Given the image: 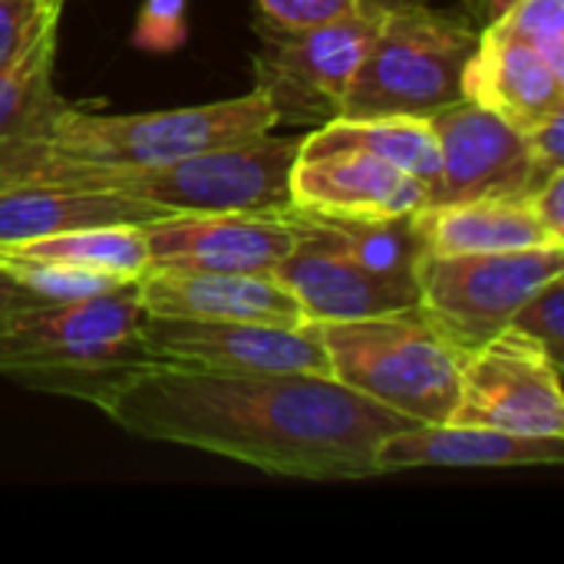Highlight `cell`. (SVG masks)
<instances>
[{
    "label": "cell",
    "instance_id": "obj_25",
    "mask_svg": "<svg viewBox=\"0 0 564 564\" xmlns=\"http://www.w3.org/2000/svg\"><path fill=\"white\" fill-rule=\"evenodd\" d=\"M489 26H499L539 46L549 59L564 66V0H519L506 17Z\"/></svg>",
    "mask_w": 564,
    "mask_h": 564
},
{
    "label": "cell",
    "instance_id": "obj_30",
    "mask_svg": "<svg viewBox=\"0 0 564 564\" xmlns=\"http://www.w3.org/2000/svg\"><path fill=\"white\" fill-rule=\"evenodd\" d=\"M525 202L535 208V215L542 218V225H545L555 238H562L564 241V169L562 172H555V175H549Z\"/></svg>",
    "mask_w": 564,
    "mask_h": 564
},
{
    "label": "cell",
    "instance_id": "obj_21",
    "mask_svg": "<svg viewBox=\"0 0 564 564\" xmlns=\"http://www.w3.org/2000/svg\"><path fill=\"white\" fill-rule=\"evenodd\" d=\"M59 23L63 17L46 20L40 33L0 69V149L30 135L63 99L53 89Z\"/></svg>",
    "mask_w": 564,
    "mask_h": 564
},
{
    "label": "cell",
    "instance_id": "obj_14",
    "mask_svg": "<svg viewBox=\"0 0 564 564\" xmlns=\"http://www.w3.org/2000/svg\"><path fill=\"white\" fill-rule=\"evenodd\" d=\"M145 231V271L274 274L294 245L284 212H175Z\"/></svg>",
    "mask_w": 564,
    "mask_h": 564
},
{
    "label": "cell",
    "instance_id": "obj_13",
    "mask_svg": "<svg viewBox=\"0 0 564 564\" xmlns=\"http://www.w3.org/2000/svg\"><path fill=\"white\" fill-rule=\"evenodd\" d=\"M426 188L393 162L330 135L324 126L301 135L291 169V208L337 218L416 215Z\"/></svg>",
    "mask_w": 564,
    "mask_h": 564
},
{
    "label": "cell",
    "instance_id": "obj_15",
    "mask_svg": "<svg viewBox=\"0 0 564 564\" xmlns=\"http://www.w3.org/2000/svg\"><path fill=\"white\" fill-rule=\"evenodd\" d=\"M0 264L13 271L40 301H63L139 281L149 268V251L142 228L109 225L0 248Z\"/></svg>",
    "mask_w": 564,
    "mask_h": 564
},
{
    "label": "cell",
    "instance_id": "obj_32",
    "mask_svg": "<svg viewBox=\"0 0 564 564\" xmlns=\"http://www.w3.org/2000/svg\"><path fill=\"white\" fill-rule=\"evenodd\" d=\"M519 0H463V10H466V20L476 26V30H486L489 23H496L499 17H506Z\"/></svg>",
    "mask_w": 564,
    "mask_h": 564
},
{
    "label": "cell",
    "instance_id": "obj_19",
    "mask_svg": "<svg viewBox=\"0 0 564 564\" xmlns=\"http://www.w3.org/2000/svg\"><path fill=\"white\" fill-rule=\"evenodd\" d=\"M169 212L96 188L76 185H3L0 188V248L50 238L76 228H109V225H135L145 228Z\"/></svg>",
    "mask_w": 564,
    "mask_h": 564
},
{
    "label": "cell",
    "instance_id": "obj_16",
    "mask_svg": "<svg viewBox=\"0 0 564 564\" xmlns=\"http://www.w3.org/2000/svg\"><path fill=\"white\" fill-rule=\"evenodd\" d=\"M145 314L182 321H241L301 327L291 291L274 274H221V271H145L139 278Z\"/></svg>",
    "mask_w": 564,
    "mask_h": 564
},
{
    "label": "cell",
    "instance_id": "obj_5",
    "mask_svg": "<svg viewBox=\"0 0 564 564\" xmlns=\"http://www.w3.org/2000/svg\"><path fill=\"white\" fill-rule=\"evenodd\" d=\"M330 377L354 393L413 420L446 423L459 397L463 357L420 304L317 324Z\"/></svg>",
    "mask_w": 564,
    "mask_h": 564
},
{
    "label": "cell",
    "instance_id": "obj_12",
    "mask_svg": "<svg viewBox=\"0 0 564 564\" xmlns=\"http://www.w3.org/2000/svg\"><path fill=\"white\" fill-rule=\"evenodd\" d=\"M294 245L274 278L291 291L311 324L360 321L420 304V284L377 274L350 258L327 225L301 208H288Z\"/></svg>",
    "mask_w": 564,
    "mask_h": 564
},
{
    "label": "cell",
    "instance_id": "obj_28",
    "mask_svg": "<svg viewBox=\"0 0 564 564\" xmlns=\"http://www.w3.org/2000/svg\"><path fill=\"white\" fill-rule=\"evenodd\" d=\"M182 40V0H149L139 13L135 43L165 50Z\"/></svg>",
    "mask_w": 564,
    "mask_h": 564
},
{
    "label": "cell",
    "instance_id": "obj_3",
    "mask_svg": "<svg viewBox=\"0 0 564 564\" xmlns=\"http://www.w3.org/2000/svg\"><path fill=\"white\" fill-rule=\"evenodd\" d=\"M139 281L63 301H33L0 321V373L40 393L106 406L152 364L142 340Z\"/></svg>",
    "mask_w": 564,
    "mask_h": 564
},
{
    "label": "cell",
    "instance_id": "obj_7",
    "mask_svg": "<svg viewBox=\"0 0 564 564\" xmlns=\"http://www.w3.org/2000/svg\"><path fill=\"white\" fill-rule=\"evenodd\" d=\"M383 7H357L337 20L311 26H281L254 17L258 50L251 56L254 89L281 126L317 129L340 119L347 86L367 53Z\"/></svg>",
    "mask_w": 564,
    "mask_h": 564
},
{
    "label": "cell",
    "instance_id": "obj_24",
    "mask_svg": "<svg viewBox=\"0 0 564 564\" xmlns=\"http://www.w3.org/2000/svg\"><path fill=\"white\" fill-rule=\"evenodd\" d=\"M509 334L542 347L558 367L564 357V274H555L552 281H545L532 297H525V304L512 314Z\"/></svg>",
    "mask_w": 564,
    "mask_h": 564
},
{
    "label": "cell",
    "instance_id": "obj_10",
    "mask_svg": "<svg viewBox=\"0 0 564 564\" xmlns=\"http://www.w3.org/2000/svg\"><path fill=\"white\" fill-rule=\"evenodd\" d=\"M430 126L440 145V172L423 208L473 198H529L549 178L535 165L525 132L473 99L433 112Z\"/></svg>",
    "mask_w": 564,
    "mask_h": 564
},
{
    "label": "cell",
    "instance_id": "obj_4",
    "mask_svg": "<svg viewBox=\"0 0 564 564\" xmlns=\"http://www.w3.org/2000/svg\"><path fill=\"white\" fill-rule=\"evenodd\" d=\"M297 135H254L212 145L155 169H26L7 185L43 182L116 192L169 215L175 212H284L291 208V169ZM3 188V185H0Z\"/></svg>",
    "mask_w": 564,
    "mask_h": 564
},
{
    "label": "cell",
    "instance_id": "obj_18",
    "mask_svg": "<svg viewBox=\"0 0 564 564\" xmlns=\"http://www.w3.org/2000/svg\"><path fill=\"white\" fill-rule=\"evenodd\" d=\"M463 89L466 99L522 132L564 112V66L499 26L479 30V46L466 66Z\"/></svg>",
    "mask_w": 564,
    "mask_h": 564
},
{
    "label": "cell",
    "instance_id": "obj_1",
    "mask_svg": "<svg viewBox=\"0 0 564 564\" xmlns=\"http://www.w3.org/2000/svg\"><path fill=\"white\" fill-rule=\"evenodd\" d=\"M102 413L152 443L215 453L268 476L347 482L377 476V446L413 420L317 373H221L152 360Z\"/></svg>",
    "mask_w": 564,
    "mask_h": 564
},
{
    "label": "cell",
    "instance_id": "obj_11",
    "mask_svg": "<svg viewBox=\"0 0 564 564\" xmlns=\"http://www.w3.org/2000/svg\"><path fill=\"white\" fill-rule=\"evenodd\" d=\"M142 340L152 360L221 370V373H317L330 377L317 324L274 327L241 321L142 317Z\"/></svg>",
    "mask_w": 564,
    "mask_h": 564
},
{
    "label": "cell",
    "instance_id": "obj_31",
    "mask_svg": "<svg viewBox=\"0 0 564 564\" xmlns=\"http://www.w3.org/2000/svg\"><path fill=\"white\" fill-rule=\"evenodd\" d=\"M33 301H40L13 271H7L3 264H0V321H7L13 311H20V307H26V304H33Z\"/></svg>",
    "mask_w": 564,
    "mask_h": 564
},
{
    "label": "cell",
    "instance_id": "obj_33",
    "mask_svg": "<svg viewBox=\"0 0 564 564\" xmlns=\"http://www.w3.org/2000/svg\"><path fill=\"white\" fill-rule=\"evenodd\" d=\"M370 7H383V10H393V7H413V3H426V0H364Z\"/></svg>",
    "mask_w": 564,
    "mask_h": 564
},
{
    "label": "cell",
    "instance_id": "obj_29",
    "mask_svg": "<svg viewBox=\"0 0 564 564\" xmlns=\"http://www.w3.org/2000/svg\"><path fill=\"white\" fill-rule=\"evenodd\" d=\"M529 152L535 159V165L542 169V175H555L564 169V112H555L549 119H542L539 126H532L525 132Z\"/></svg>",
    "mask_w": 564,
    "mask_h": 564
},
{
    "label": "cell",
    "instance_id": "obj_20",
    "mask_svg": "<svg viewBox=\"0 0 564 564\" xmlns=\"http://www.w3.org/2000/svg\"><path fill=\"white\" fill-rule=\"evenodd\" d=\"M423 248L433 254H489L564 245L525 198H473L416 212Z\"/></svg>",
    "mask_w": 564,
    "mask_h": 564
},
{
    "label": "cell",
    "instance_id": "obj_17",
    "mask_svg": "<svg viewBox=\"0 0 564 564\" xmlns=\"http://www.w3.org/2000/svg\"><path fill=\"white\" fill-rule=\"evenodd\" d=\"M564 436H516L469 423H413L377 446V476L406 469L562 466Z\"/></svg>",
    "mask_w": 564,
    "mask_h": 564
},
{
    "label": "cell",
    "instance_id": "obj_8",
    "mask_svg": "<svg viewBox=\"0 0 564 564\" xmlns=\"http://www.w3.org/2000/svg\"><path fill=\"white\" fill-rule=\"evenodd\" d=\"M555 274H564V245L489 254L423 251L420 307L459 354H469L499 337L525 297Z\"/></svg>",
    "mask_w": 564,
    "mask_h": 564
},
{
    "label": "cell",
    "instance_id": "obj_9",
    "mask_svg": "<svg viewBox=\"0 0 564 564\" xmlns=\"http://www.w3.org/2000/svg\"><path fill=\"white\" fill-rule=\"evenodd\" d=\"M449 420L516 436H564L562 367L542 347L502 330L463 357Z\"/></svg>",
    "mask_w": 564,
    "mask_h": 564
},
{
    "label": "cell",
    "instance_id": "obj_27",
    "mask_svg": "<svg viewBox=\"0 0 564 564\" xmlns=\"http://www.w3.org/2000/svg\"><path fill=\"white\" fill-rule=\"evenodd\" d=\"M254 3L264 20L281 26H311L364 7V0H254Z\"/></svg>",
    "mask_w": 564,
    "mask_h": 564
},
{
    "label": "cell",
    "instance_id": "obj_22",
    "mask_svg": "<svg viewBox=\"0 0 564 564\" xmlns=\"http://www.w3.org/2000/svg\"><path fill=\"white\" fill-rule=\"evenodd\" d=\"M314 215V212H311ZM327 231L340 241V248L357 258L364 268L416 281V264L423 258V238L416 228V215H390V218H337V215H317Z\"/></svg>",
    "mask_w": 564,
    "mask_h": 564
},
{
    "label": "cell",
    "instance_id": "obj_26",
    "mask_svg": "<svg viewBox=\"0 0 564 564\" xmlns=\"http://www.w3.org/2000/svg\"><path fill=\"white\" fill-rule=\"evenodd\" d=\"M66 0H0V69L40 33L53 17H63Z\"/></svg>",
    "mask_w": 564,
    "mask_h": 564
},
{
    "label": "cell",
    "instance_id": "obj_2",
    "mask_svg": "<svg viewBox=\"0 0 564 564\" xmlns=\"http://www.w3.org/2000/svg\"><path fill=\"white\" fill-rule=\"evenodd\" d=\"M274 112L258 89L159 112H96L59 99L23 139L0 149V185L40 165L53 169H155L192 152L271 132Z\"/></svg>",
    "mask_w": 564,
    "mask_h": 564
},
{
    "label": "cell",
    "instance_id": "obj_6",
    "mask_svg": "<svg viewBox=\"0 0 564 564\" xmlns=\"http://www.w3.org/2000/svg\"><path fill=\"white\" fill-rule=\"evenodd\" d=\"M476 46L479 30L466 17L443 13L426 3L383 10L347 86L340 116L430 119L433 112L466 99L463 79Z\"/></svg>",
    "mask_w": 564,
    "mask_h": 564
},
{
    "label": "cell",
    "instance_id": "obj_23",
    "mask_svg": "<svg viewBox=\"0 0 564 564\" xmlns=\"http://www.w3.org/2000/svg\"><path fill=\"white\" fill-rule=\"evenodd\" d=\"M324 129L350 145H360L397 169L410 172L423 188L436 182L440 172V145L430 119H410V116H377V119H330Z\"/></svg>",
    "mask_w": 564,
    "mask_h": 564
}]
</instances>
